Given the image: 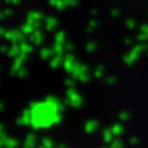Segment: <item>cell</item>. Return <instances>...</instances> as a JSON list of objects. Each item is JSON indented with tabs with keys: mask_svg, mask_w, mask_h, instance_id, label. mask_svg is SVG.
<instances>
[]
</instances>
